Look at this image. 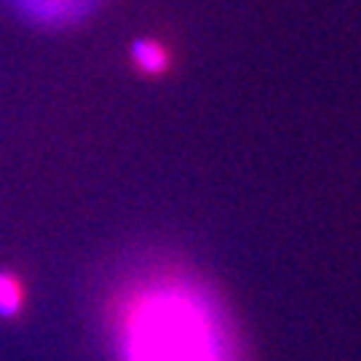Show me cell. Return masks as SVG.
Wrapping results in <instances>:
<instances>
[{"instance_id": "2", "label": "cell", "mask_w": 361, "mask_h": 361, "mask_svg": "<svg viewBox=\"0 0 361 361\" xmlns=\"http://www.w3.org/2000/svg\"><path fill=\"white\" fill-rule=\"evenodd\" d=\"M11 6L38 25H67L94 11L97 0H11Z\"/></svg>"}, {"instance_id": "4", "label": "cell", "mask_w": 361, "mask_h": 361, "mask_svg": "<svg viewBox=\"0 0 361 361\" xmlns=\"http://www.w3.org/2000/svg\"><path fill=\"white\" fill-rule=\"evenodd\" d=\"M27 308V286L13 271H0V319L13 322Z\"/></svg>"}, {"instance_id": "3", "label": "cell", "mask_w": 361, "mask_h": 361, "mask_svg": "<svg viewBox=\"0 0 361 361\" xmlns=\"http://www.w3.org/2000/svg\"><path fill=\"white\" fill-rule=\"evenodd\" d=\"M131 65L137 67L142 75H161L171 65V56L164 43L153 38H140L131 46Z\"/></svg>"}, {"instance_id": "1", "label": "cell", "mask_w": 361, "mask_h": 361, "mask_svg": "<svg viewBox=\"0 0 361 361\" xmlns=\"http://www.w3.org/2000/svg\"><path fill=\"white\" fill-rule=\"evenodd\" d=\"M121 361H233L225 322L182 281L137 289L118 313Z\"/></svg>"}]
</instances>
